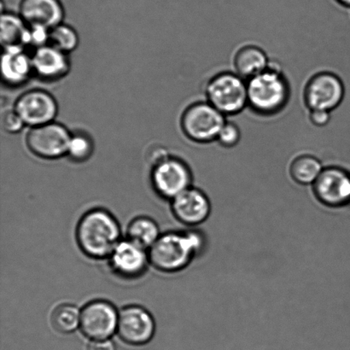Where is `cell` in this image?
Instances as JSON below:
<instances>
[{"mask_svg": "<svg viewBox=\"0 0 350 350\" xmlns=\"http://www.w3.org/2000/svg\"><path fill=\"white\" fill-rule=\"evenodd\" d=\"M121 229L111 213L95 208L79 221L77 239L82 252L91 258H107L121 241Z\"/></svg>", "mask_w": 350, "mask_h": 350, "instance_id": "6da1fadb", "label": "cell"}, {"mask_svg": "<svg viewBox=\"0 0 350 350\" xmlns=\"http://www.w3.org/2000/svg\"><path fill=\"white\" fill-rule=\"evenodd\" d=\"M201 243L196 233L167 232L149 249L150 262L161 272H178L191 262Z\"/></svg>", "mask_w": 350, "mask_h": 350, "instance_id": "7a4b0ae2", "label": "cell"}, {"mask_svg": "<svg viewBox=\"0 0 350 350\" xmlns=\"http://www.w3.org/2000/svg\"><path fill=\"white\" fill-rule=\"evenodd\" d=\"M249 105L260 114H273L286 105L289 97V88L280 70L271 66L262 73L250 79Z\"/></svg>", "mask_w": 350, "mask_h": 350, "instance_id": "3957f363", "label": "cell"}, {"mask_svg": "<svg viewBox=\"0 0 350 350\" xmlns=\"http://www.w3.org/2000/svg\"><path fill=\"white\" fill-rule=\"evenodd\" d=\"M208 103L223 115H235L249 104L248 87L239 75L219 74L209 81L206 88Z\"/></svg>", "mask_w": 350, "mask_h": 350, "instance_id": "277c9868", "label": "cell"}, {"mask_svg": "<svg viewBox=\"0 0 350 350\" xmlns=\"http://www.w3.org/2000/svg\"><path fill=\"white\" fill-rule=\"evenodd\" d=\"M226 122L225 115L209 103H196L185 109L181 118L185 135L195 142L207 143L217 139Z\"/></svg>", "mask_w": 350, "mask_h": 350, "instance_id": "5b68a950", "label": "cell"}, {"mask_svg": "<svg viewBox=\"0 0 350 350\" xmlns=\"http://www.w3.org/2000/svg\"><path fill=\"white\" fill-rule=\"evenodd\" d=\"M71 135L64 126L56 122L33 126L27 135L31 152L44 159H57L66 155Z\"/></svg>", "mask_w": 350, "mask_h": 350, "instance_id": "8992f818", "label": "cell"}, {"mask_svg": "<svg viewBox=\"0 0 350 350\" xmlns=\"http://www.w3.org/2000/svg\"><path fill=\"white\" fill-rule=\"evenodd\" d=\"M119 313L107 301L96 300L81 312V330L91 340H105L118 332Z\"/></svg>", "mask_w": 350, "mask_h": 350, "instance_id": "52a82bcc", "label": "cell"}, {"mask_svg": "<svg viewBox=\"0 0 350 350\" xmlns=\"http://www.w3.org/2000/svg\"><path fill=\"white\" fill-rule=\"evenodd\" d=\"M152 315L142 307L131 305L119 312L118 334L126 344L142 346L148 344L155 334Z\"/></svg>", "mask_w": 350, "mask_h": 350, "instance_id": "ba28073f", "label": "cell"}, {"mask_svg": "<svg viewBox=\"0 0 350 350\" xmlns=\"http://www.w3.org/2000/svg\"><path fill=\"white\" fill-rule=\"evenodd\" d=\"M305 102L311 111L324 109L332 111L341 104L345 88L337 75L323 72L311 78L305 89Z\"/></svg>", "mask_w": 350, "mask_h": 350, "instance_id": "9c48e42d", "label": "cell"}, {"mask_svg": "<svg viewBox=\"0 0 350 350\" xmlns=\"http://www.w3.org/2000/svg\"><path fill=\"white\" fill-rule=\"evenodd\" d=\"M152 182L161 197L173 200L178 195L190 188L191 174L181 160L170 159L153 167Z\"/></svg>", "mask_w": 350, "mask_h": 350, "instance_id": "30bf717a", "label": "cell"}, {"mask_svg": "<svg viewBox=\"0 0 350 350\" xmlns=\"http://www.w3.org/2000/svg\"><path fill=\"white\" fill-rule=\"evenodd\" d=\"M14 109L24 123L33 128L53 122L58 111L56 99L43 90L29 91L21 95Z\"/></svg>", "mask_w": 350, "mask_h": 350, "instance_id": "8fae6325", "label": "cell"}, {"mask_svg": "<svg viewBox=\"0 0 350 350\" xmlns=\"http://www.w3.org/2000/svg\"><path fill=\"white\" fill-rule=\"evenodd\" d=\"M314 193L329 207H342L350 202V174L340 167L322 171L314 183Z\"/></svg>", "mask_w": 350, "mask_h": 350, "instance_id": "7c38bea8", "label": "cell"}, {"mask_svg": "<svg viewBox=\"0 0 350 350\" xmlns=\"http://www.w3.org/2000/svg\"><path fill=\"white\" fill-rule=\"evenodd\" d=\"M108 258L111 269L124 279L142 276L150 262L146 250L129 239L120 241Z\"/></svg>", "mask_w": 350, "mask_h": 350, "instance_id": "4fadbf2b", "label": "cell"}, {"mask_svg": "<svg viewBox=\"0 0 350 350\" xmlns=\"http://www.w3.org/2000/svg\"><path fill=\"white\" fill-rule=\"evenodd\" d=\"M175 217L188 226L201 224L211 213L208 199L201 191L188 188L172 200Z\"/></svg>", "mask_w": 350, "mask_h": 350, "instance_id": "5bb4252c", "label": "cell"}, {"mask_svg": "<svg viewBox=\"0 0 350 350\" xmlns=\"http://www.w3.org/2000/svg\"><path fill=\"white\" fill-rule=\"evenodd\" d=\"M20 16L27 25L53 29L64 19V10L60 0H22Z\"/></svg>", "mask_w": 350, "mask_h": 350, "instance_id": "9a60e30c", "label": "cell"}, {"mask_svg": "<svg viewBox=\"0 0 350 350\" xmlns=\"http://www.w3.org/2000/svg\"><path fill=\"white\" fill-rule=\"evenodd\" d=\"M31 57L34 73L43 80H58L70 70L67 54L51 44L37 48Z\"/></svg>", "mask_w": 350, "mask_h": 350, "instance_id": "2e32d148", "label": "cell"}, {"mask_svg": "<svg viewBox=\"0 0 350 350\" xmlns=\"http://www.w3.org/2000/svg\"><path fill=\"white\" fill-rule=\"evenodd\" d=\"M2 78L6 84L20 85L32 74V57L27 56L23 46L5 48L1 59Z\"/></svg>", "mask_w": 350, "mask_h": 350, "instance_id": "e0dca14e", "label": "cell"}, {"mask_svg": "<svg viewBox=\"0 0 350 350\" xmlns=\"http://www.w3.org/2000/svg\"><path fill=\"white\" fill-rule=\"evenodd\" d=\"M269 58L262 49L256 46H247L237 53L234 65L238 75L250 79L262 73L269 66Z\"/></svg>", "mask_w": 350, "mask_h": 350, "instance_id": "ac0fdd59", "label": "cell"}, {"mask_svg": "<svg viewBox=\"0 0 350 350\" xmlns=\"http://www.w3.org/2000/svg\"><path fill=\"white\" fill-rule=\"evenodd\" d=\"M27 24L22 18L12 12H2L0 40L3 48L24 46Z\"/></svg>", "mask_w": 350, "mask_h": 350, "instance_id": "d6986e66", "label": "cell"}, {"mask_svg": "<svg viewBox=\"0 0 350 350\" xmlns=\"http://www.w3.org/2000/svg\"><path fill=\"white\" fill-rule=\"evenodd\" d=\"M160 236L157 223L144 216L133 219L128 228L129 239L146 250H149Z\"/></svg>", "mask_w": 350, "mask_h": 350, "instance_id": "ffe728a7", "label": "cell"}, {"mask_svg": "<svg viewBox=\"0 0 350 350\" xmlns=\"http://www.w3.org/2000/svg\"><path fill=\"white\" fill-rule=\"evenodd\" d=\"M322 171L320 160L310 155L297 157L291 166V176L301 185L314 184Z\"/></svg>", "mask_w": 350, "mask_h": 350, "instance_id": "44dd1931", "label": "cell"}, {"mask_svg": "<svg viewBox=\"0 0 350 350\" xmlns=\"http://www.w3.org/2000/svg\"><path fill=\"white\" fill-rule=\"evenodd\" d=\"M81 312L75 305L61 304L51 314V325L60 334H71L80 327Z\"/></svg>", "mask_w": 350, "mask_h": 350, "instance_id": "7402d4cb", "label": "cell"}, {"mask_svg": "<svg viewBox=\"0 0 350 350\" xmlns=\"http://www.w3.org/2000/svg\"><path fill=\"white\" fill-rule=\"evenodd\" d=\"M49 44L64 53H71L77 49L79 44L77 31L61 23L50 30Z\"/></svg>", "mask_w": 350, "mask_h": 350, "instance_id": "603a6c76", "label": "cell"}, {"mask_svg": "<svg viewBox=\"0 0 350 350\" xmlns=\"http://www.w3.org/2000/svg\"><path fill=\"white\" fill-rule=\"evenodd\" d=\"M92 152H94V143L90 137L83 133H77L71 136L67 152L70 159L79 163L85 162L90 159Z\"/></svg>", "mask_w": 350, "mask_h": 350, "instance_id": "cb8c5ba5", "label": "cell"}, {"mask_svg": "<svg viewBox=\"0 0 350 350\" xmlns=\"http://www.w3.org/2000/svg\"><path fill=\"white\" fill-rule=\"evenodd\" d=\"M50 29L39 25H27L24 46L36 48L49 44Z\"/></svg>", "mask_w": 350, "mask_h": 350, "instance_id": "d4e9b609", "label": "cell"}, {"mask_svg": "<svg viewBox=\"0 0 350 350\" xmlns=\"http://www.w3.org/2000/svg\"><path fill=\"white\" fill-rule=\"evenodd\" d=\"M241 137L239 126L235 123L226 122L219 132L217 140L221 146L231 148L239 144Z\"/></svg>", "mask_w": 350, "mask_h": 350, "instance_id": "484cf974", "label": "cell"}, {"mask_svg": "<svg viewBox=\"0 0 350 350\" xmlns=\"http://www.w3.org/2000/svg\"><path fill=\"white\" fill-rule=\"evenodd\" d=\"M1 122L3 129L10 133H18L25 125L15 109H7L3 112Z\"/></svg>", "mask_w": 350, "mask_h": 350, "instance_id": "4316f807", "label": "cell"}, {"mask_svg": "<svg viewBox=\"0 0 350 350\" xmlns=\"http://www.w3.org/2000/svg\"><path fill=\"white\" fill-rule=\"evenodd\" d=\"M170 157L167 150L162 146H152L146 154L147 163L152 167V169L159 165V164L165 162Z\"/></svg>", "mask_w": 350, "mask_h": 350, "instance_id": "83f0119b", "label": "cell"}, {"mask_svg": "<svg viewBox=\"0 0 350 350\" xmlns=\"http://www.w3.org/2000/svg\"><path fill=\"white\" fill-rule=\"evenodd\" d=\"M310 118L314 126L321 128V126H327L330 122L331 111H324V109H314L310 112Z\"/></svg>", "mask_w": 350, "mask_h": 350, "instance_id": "f1b7e54d", "label": "cell"}, {"mask_svg": "<svg viewBox=\"0 0 350 350\" xmlns=\"http://www.w3.org/2000/svg\"><path fill=\"white\" fill-rule=\"evenodd\" d=\"M88 350H116V346L109 339L105 340H92Z\"/></svg>", "mask_w": 350, "mask_h": 350, "instance_id": "f546056e", "label": "cell"}, {"mask_svg": "<svg viewBox=\"0 0 350 350\" xmlns=\"http://www.w3.org/2000/svg\"><path fill=\"white\" fill-rule=\"evenodd\" d=\"M337 1L342 5L350 7V0H337Z\"/></svg>", "mask_w": 350, "mask_h": 350, "instance_id": "4dcf8cb0", "label": "cell"}]
</instances>
